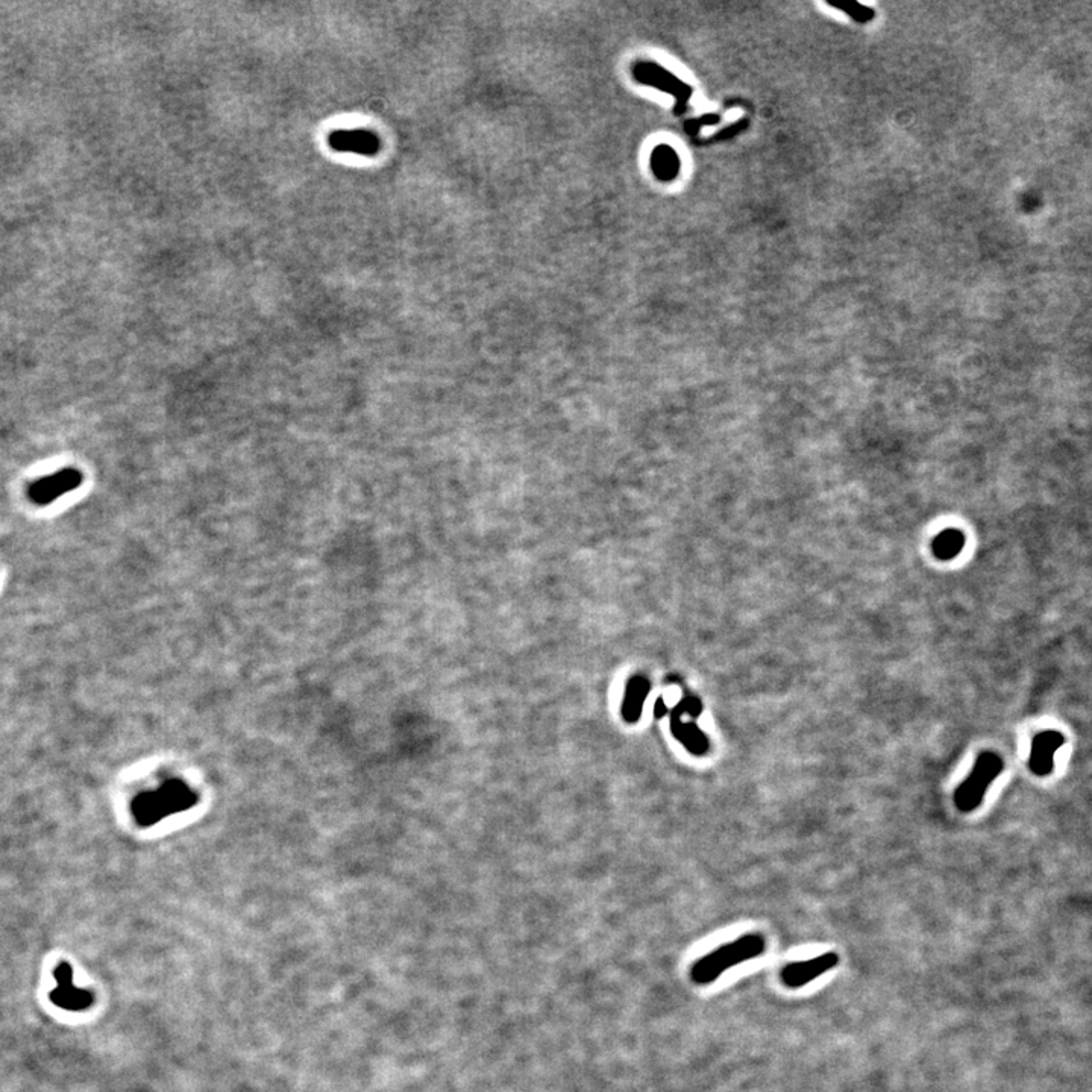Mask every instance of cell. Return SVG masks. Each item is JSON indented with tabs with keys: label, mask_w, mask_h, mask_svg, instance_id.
I'll list each match as a JSON object with an SVG mask.
<instances>
[{
	"label": "cell",
	"mask_w": 1092,
	"mask_h": 1092,
	"mask_svg": "<svg viewBox=\"0 0 1092 1092\" xmlns=\"http://www.w3.org/2000/svg\"><path fill=\"white\" fill-rule=\"evenodd\" d=\"M648 695V683L642 678H634L628 686L627 700H625L624 713L628 721H636L639 718L640 707Z\"/></svg>",
	"instance_id": "cell-11"
},
{
	"label": "cell",
	"mask_w": 1092,
	"mask_h": 1092,
	"mask_svg": "<svg viewBox=\"0 0 1092 1092\" xmlns=\"http://www.w3.org/2000/svg\"><path fill=\"white\" fill-rule=\"evenodd\" d=\"M652 157H654V159H652V162H654V171L657 172L660 177H662V174H665V178L671 177L669 172H675L674 169L677 168V160H675V156L671 153V150L660 148V150L654 151V156Z\"/></svg>",
	"instance_id": "cell-12"
},
{
	"label": "cell",
	"mask_w": 1092,
	"mask_h": 1092,
	"mask_svg": "<svg viewBox=\"0 0 1092 1092\" xmlns=\"http://www.w3.org/2000/svg\"><path fill=\"white\" fill-rule=\"evenodd\" d=\"M665 712H666L665 704H663V701H659V704H657V709H655V713H657V715H659V716H662L663 713H665Z\"/></svg>",
	"instance_id": "cell-13"
},
{
	"label": "cell",
	"mask_w": 1092,
	"mask_h": 1092,
	"mask_svg": "<svg viewBox=\"0 0 1092 1092\" xmlns=\"http://www.w3.org/2000/svg\"><path fill=\"white\" fill-rule=\"evenodd\" d=\"M188 801L187 789L182 786H168L160 791L143 795L137 800L136 814L143 823L159 820L163 815L184 808Z\"/></svg>",
	"instance_id": "cell-3"
},
{
	"label": "cell",
	"mask_w": 1092,
	"mask_h": 1092,
	"mask_svg": "<svg viewBox=\"0 0 1092 1092\" xmlns=\"http://www.w3.org/2000/svg\"><path fill=\"white\" fill-rule=\"evenodd\" d=\"M81 483H83V474L80 471L63 469L52 476L43 477L39 482L32 483L28 491L29 500L37 506H49L58 498L77 491Z\"/></svg>",
	"instance_id": "cell-4"
},
{
	"label": "cell",
	"mask_w": 1092,
	"mask_h": 1092,
	"mask_svg": "<svg viewBox=\"0 0 1092 1092\" xmlns=\"http://www.w3.org/2000/svg\"><path fill=\"white\" fill-rule=\"evenodd\" d=\"M672 733L675 738L694 754H706L709 751V739L701 732L697 725L692 722L681 721V715L672 712L671 721Z\"/></svg>",
	"instance_id": "cell-9"
},
{
	"label": "cell",
	"mask_w": 1092,
	"mask_h": 1092,
	"mask_svg": "<svg viewBox=\"0 0 1092 1092\" xmlns=\"http://www.w3.org/2000/svg\"><path fill=\"white\" fill-rule=\"evenodd\" d=\"M767 950V940L760 933H748L733 942L724 943L690 966V980L698 986L710 985L727 969L756 959Z\"/></svg>",
	"instance_id": "cell-1"
},
{
	"label": "cell",
	"mask_w": 1092,
	"mask_h": 1092,
	"mask_svg": "<svg viewBox=\"0 0 1092 1092\" xmlns=\"http://www.w3.org/2000/svg\"><path fill=\"white\" fill-rule=\"evenodd\" d=\"M331 146L334 150L346 151V153L372 154L378 151V139L371 133L364 131H340L331 137Z\"/></svg>",
	"instance_id": "cell-8"
},
{
	"label": "cell",
	"mask_w": 1092,
	"mask_h": 1092,
	"mask_svg": "<svg viewBox=\"0 0 1092 1092\" xmlns=\"http://www.w3.org/2000/svg\"><path fill=\"white\" fill-rule=\"evenodd\" d=\"M54 975L55 980H57V988L51 992L52 1003L57 1004L61 1009L73 1010V1012H81V1010L89 1009L92 1006V992L75 986V983H73V969L70 968L69 963L58 965Z\"/></svg>",
	"instance_id": "cell-5"
},
{
	"label": "cell",
	"mask_w": 1092,
	"mask_h": 1092,
	"mask_svg": "<svg viewBox=\"0 0 1092 1092\" xmlns=\"http://www.w3.org/2000/svg\"><path fill=\"white\" fill-rule=\"evenodd\" d=\"M963 535L957 530H945L933 542V551L942 560L956 557L963 548Z\"/></svg>",
	"instance_id": "cell-10"
},
{
	"label": "cell",
	"mask_w": 1092,
	"mask_h": 1092,
	"mask_svg": "<svg viewBox=\"0 0 1092 1092\" xmlns=\"http://www.w3.org/2000/svg\"><path fill=\"white\" fill-rule=\"evenodd\" d=\"M838 963H840V956L836 953H824L814 959L794 962L783 968L782 980L789 988H801L808 985L809 981L835 968Z\"/></svg>",
	"instance_id": "cell-6"
},
{
	"label": "cell",
	"mask_w": 1092,
	"mask_h": 1092,
	"mask_svg": "<svg viewBox=\"0 0 1092 1092\" xmlns=\"http://www.w3.org/2000/svg\"><path fill=\"white\" fill-rule=\"evenodd\" d=\"M1064 745V736L1061 733L1044 732L1039 733L1035 739H1033L1032 753H1030V770L1036 774V776H1047L1053 770L1054 754L1059 748Z\"/></svg>",
	"instance_id": "cell-7"
},
{
	"label": "cell",
	"mask_w": 1092,
	"mask_h": 1092,
	"mask_svg": "<svg viewBox=\"0 0 1092 1092\" xmlns=\"http://www.w3.org/2000/svg\"><path fill=\"white\" fill-rule=\"evenodd\" d=\"M1003 760L998 754L986 751L975 760L968 779L954 792V805L960 812H972L981 805L989 786L1003 771Z\"/></svg>",
	"instance_id": "cell-2"
}]
</instances>
